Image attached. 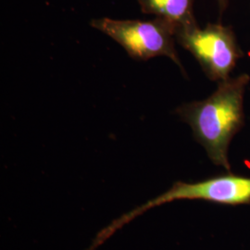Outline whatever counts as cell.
Wrapping results in <instances>:
<instances>
[{"label":"cell","instance_id":"6da1fadb","mask_svg":"<svg viewBox=\"0 0 250 250\" xmlns=\"http://www.w3.org/2000/svg\"><path fill=\"white\" fill-rule=\"evenodd\" d=\"M250 82L248 73L218 83L207 99L185 103L175 113L188 124L195 139L217 166L230 170L229 146L245 122L244 99Z\"/></svg>","mask_w":250,"mask_h":250},{"label":"cell","instance_id":"7a4b0ae2","mask_svg":"<svg viewBox=\"0 0 250 250\" xmlns=\"http://www.w3.org/2000/svg\"><path fill=\"white\" fill-rule=\"evenodd\" d=\"M177 200H204L224 205L250 203V177L225 174L196 183L177 182L158 197L122 215L96 235L88 250H96L125 224L156 207Z\"/></svg>","mask_w":250,"mask_h":250},{"label":"cell","instance_id":"3957f363","mask_svg":"<svg viewBox=\"0 0 250 250\" xmlns=\"http://www.w3.org/2000/svg\"><path fill=\"white\" fill-rule=\"evenodd\" d=\"M90 25L122 45L134 60L166 57L184 71L175 48L176 26L169 21L159 17L150 21L99 18L93 19Z\"/></svg>","mask_w":250,"mask_h":250},{"label":"cell","instance_id":"277c9868","mask_svg":"<svg viewBox=\"0 0 250 250\" xmlns=\"http://www.w3.org/2000/svg\"><path fill=\"white\" fill-rule=\"evenodd\" d=\"M179 45L192 54L209 80L222 82L231 76L244 57L232 27L208 23L205 28H176Z\"/></svg>","mask_w":250,"mask_h":250},{"label":"cell","instance_id":"5b68a950","mask_svg":"<svg viewBox=\"0 0 250 250\" xmlns=\"http://www.w3.org/2000/svg\"><path fill=\"white\" fill-rule=\"evenodd\" d=\"M195 0H137L144 14L154 15L173 23L176 28L197 26Z\"/></svg>","mask_w":250,"mask_h":250},{"label":"cell","instance_id":"8992f818","mask_svg":"<svg viewBox=\"0 0 250 250\" xmlns=\"http://www.w3.org/2000/svg\"><path fill=\"white\" fill-rule=\"evenodd\" d=\"M217 4H218V8H219V12L220 14H224L225 10L228 8L229 5V0H216Z\"/></svg>","mask_w":250,"mask_h":250}]
</instances>
